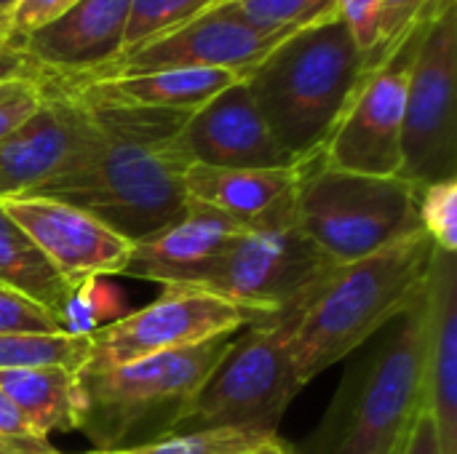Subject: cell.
<instances>
[{
	"mask_svg": "<svg viewBox=\"0 0 457 454\" xmlns=\"http://www.w3.org/2000/svg\"><path fill=\"white\" fill-rule=\"evenodd\" d=\"M83 104L99 128L96 147L29 195L70 203L137 244L174 222L187 203L190 163L177 136L190 112L91 99Z\"/></svg>",
	"mask_w": 457,
	"mask_h": 454,
	"instance_id": "6da1fadb",
	"label": "cell"
},
{
	"mask_svg": "<svg viewBox=\"0 0 457 454\" xmlns=\"http://www.w3.org/2000/svg\"><path fill=\"white\" fill-rule=\"evenodd\" d=\"M436 244L423 227L345 265H332L276 313L300 388L410 313L428 292Z\"/></svg>",
	"mask_w": 457,
	"mask_h": 454,
	"instance_id": "7a4b0ae2",
	"label": "cell"
},
{
	"mask_svg": "<svg viewBox=\"0 0 457 454\" xmlns=\"http://www.w3.org/2000/svg\"><path fill=\"white\" fill-rule=\"evenodd\" d=\"M364 72L367 56L335 13L287 35L241 80L278 144L303 163L324 150Z\"/></svg>",
	"mask_w": 457,
	"mask_h": 454,
	"instance_id": "3957f363",
	"label": "cell"
},
{
	"mask_svg": "<svg viewBox=\"0 0 457 454\" xmlns=\"http://www.w3.org/2000/svg\"><path fill=\"white\" fill-rule=\"evenodd\" d=\"M426 334L428 292L361 364L345 372L300 454H402L426 409Z\"/></svg>",
	"mask_w": 457,
	"mask_h": 454,
	"instance_id": "277c9868",
	"label": "cell"
},
{
	"mask_svg": "<svg viewBox=\"0 0 457 454\" xmlns=\"http://www.w3.org/2000/svg\"><path fill=\"white\" fill-rule=\"evenodd\" d=\"M236 334L145 356L112 369L80 372L86 396L80 431L96 452L129 450L169 436L182 407L217 369Z\"/></svg>",
	"mask_w": 457,
	"mask_h": 454,
	"instance_id": "5b68a950",
	"label": "cell"
},
{
	"mask_svg": "<svg viewBox=\"0 0 457 454\" xmlns=\"http://www.w3.org/2000/svg\"><path fill=\"white\" fill-rule=\"evenodd\" d=\"M420 187L402 177H370L324 163L321 153L300 163L295 219L335 262H356L420 227Z\"/></svg>",
	"mask_w": 457,
	"mask_h": 454,
	"instance_id": "8992f818",
	"label": "cell"
},
{
	"mask_svg": "<svg viewBox=\"0 0 457 454\" xmlns=\"http://www.w3.org/2000/svg\"><path fill=\"white\" fill-rule=\"evenodd\" d=\"M300 391L287 351V332L276 316H268L233 337L217 369L182 407L169 436L209 428L276 433Z\"/></svg>",
	"mask_w": 457,
	"mask_h": 454,
	"instance_id": "52a82bcc",
	"label": "cell"
},
{
	"mask_svg": "<svg viewBox=\"0 0 457 454\" xmlns=\"http://www.w3.org/2000/svg\"><path fill=\"white\" fill-rule=\"evenodd\" d=\"M292 198L244 225L241 235L198 289L268 316L281 313L303 297L335 262L303 233Z\"/></svg>",
	"mask_w": 457,
	"mask_h": 454,
	"instance_id": "ba28073f",
	"label": "cell"
},
{
	"mask_svg": "<svg viewBox=\"0 0 457 454\" xmlns=\"http://www.w3.org/2000/svg\"><path fill=\"white\" fill-rule=\"evenodd\" d=\"M399 177L418 187L457 179V0H445L418 45Z\"/></svg>",
	"mask_w": 457,
	"mask_h": 454,
	"instance_id": "9c48e42d",
	"label": "cell"
},
{
	"mask_svg": "<svg viewBox=\"0 0 457 454\" xmlns=\"http://www.w3.org/2000/svg\"><path fill=\"white\" fill-rule=\"evenodd\" d=\"M442 5L445 0H431V5L391 45V51L367 70L343 120L321 150L324 163L353 174L399 177L410 72L420 37Z\"/></svg>",
	"mask_w": 457,
	"mask_h": 454,
	"instance_id": "30bf717a",
	"label": "cell"
},
{
	"mask_svg": "<svg viewBox=\"0 0 457 454\" xmlns=\"http://www.w3.org/2000/svg\"><path fill=\"white\" fill-rule=\"evenodd\" d=\"M262 318H268V313L249 310L204 289L163 286L158 300L91 334V356L83 372L112 369L145 356L193 348L222 334H236Z\"/></svg>",
	"mask_w": 457,
	"mask_h": 454,
	"instance_id": "8fae6325",
	"label": "cell"
},
{
	"mask_svg": "<svg viewBox=\"0 0 457 454\" xmlns=\"http://www.w3.org/2000/svg\"><path fill=\"white\" fill-rule=\"evenodd\" d=\"M40 88L43 102L35 115L0 142V203L29 195L99 142L88 107L59 75L40 70Z\"/></svg>",
	"mask_w": 457,
	"mask_h": 454,
	"instance_id": "7c38bea8",
	"label": "cell"
},
{
	"mask_svg": "<svg viewBox=\"0 0 457 454\" xmlns=\"http://www.w3.org/2000/svg\"><path fill=\"white\" fill-rule=\"evenodd\" d=\"M292 32H257L225 5H212L193 19L123 51L107 67L78 80H107L155 70H230L246 75ZM67 78V75H64Z\"/></svg>",
	"mask_w": 457,
	"mask_h": 454,
	"instance_id": "4fadbf2b",
	"label": "cell"
},
{
	"mask_svg": "<svg viewBox=\"0 0 457 454\" xmlns=\"http://www.w3.org/2000/svg\"><path fill=\"white\" fill-rule=\"evenodd\" d=\"M185 161L214 169H295L300 166L262 120L244 80L230 83L193 110L177 136Z\"/></svg>",
	"mask_w": 457,
	"mask_h": 454,
	"instance_id": "5bb4252c",
	"label": "cell"
},
{
	"mask_svg": "<svg viewBox=\"0 0 457 454\" xmlns=\"http://www.w3.org/2000/svg\"><path fill=\"white\" fill-rule=\"evenodd\" d=\"M3 211L37 244L70 286L102 276H120L131 244L91 214L51 198L24 195L0 203Z\"/></svg>",
	"mask_w": 457,
	"mask_h": 454,
	"instance_id": "9a60e30c",
	"label": "cell"
},
{
	"mask_svg": "<svg viewBox=\"0 0 457 454\" xmlns=\"http://www.w3.org/2000/svg\"><path fill=\"white\" fill-rule=\"evenodd\" d=\"M241 230L244 222L187 198L174 222L131 244L120 276L155 281L163 286L198 289Z\"/></svg>",
	"mask_w": 457,
	"mask_h": 454,
	"instance_id": "2e32d148",
	"label": "cell"
},
{
	"mask_svg": "<svg viewBox=\"0 0 457 454\" xmlns=\"http://www.w3.org/2000/svg\"><path fill=\"white\" fill-rule=\"evenodd\" d=\"M131 0H78L59 19L19 40V51L43 72L86 78L123 54Z\"/></svg>",
	"mask_w": 457,
	"mask_h": 454,
	"instance_id": "e0dca14e",
	"label": "cell"
},
{
	"mask_svg": "<svg viewBox=\"0 0 457 454\" xmlns=\"http://www.w3.org/2000/svg\"><path fill=\"white\" fill-rule=\"evenodd\" d=\"M426 409L442 454H457V257L439 249L428 281Z\"/></svg>",
	"mask_w": 457,
	"mask_h": 454,
	"instance_id": "ac0fdd59",
	"label": "cell"
},
{
	"mask_svg": "<svg viewBox=\"0 0 457 454\" xmlns=\"http://www.w3.org/2000/svg\"><path fill=\"white\" fill-rule=\"evenodd\" d=\"M64 78V75H59ZM83 99L91 102H112V104H137V107H158V110H179L193 112L217 96L230 83L241 80V75L230 70H155L126 78L107 80H78L64 78Z\"/></svg>",
	"mask_w": 457,
	"mask_h": 454,
	"instance_id": "d6986e66",
	"label": "cell"
},
{
	"mask_svg": "<svg viewBox=\"0 0 457 454\" xmlns=\"http://www.w3.org/2000/svg\"><path fill=\"white\" fill-rule=\"evenodd\" d=\"M300 166L295 169H214L193 163L185 171L190 201L212 206L244 225L292 198Z\"/></svg>",
	"mask_w": 457,
	"mask_h": 454,
	"instance_id": "ffe728a7",
	"label": "cell"
},
{
	"mask_svg": "<svg viewBox=\"0 0 457 454\" xmlns=\"http://www.w3.org/2000/svg\"><path fill=\"white\" fill-rule=\"evenodd\" d=\"M0 391L21 409L40 439L80 431L83 425L86 396L80 372L62 367L8 369L0 372Z\"/></svg>",
	"mask_w": 457,
	"mask_h": 454,
	"instance_id": "44dd1931",
	"label": "cell"
},
{
	"mask_svg": "<svg viewBox=\"0 0 457 454\" xmlns=\"http://www.w3.org/2000/svg\"><path fill=\"white\" fill-rule=\"evenodd\" d=\"M0 286L43 305L46 310H62L70 284L37 249V244L3 211L0 206Z\"/></svg>",
	"mask_w": 457,
	"mask_h": 454,
	"instance_id": "7402d4cb",
	"label": "cell"
},
{
	"mask_svg": "<svg viewBox=\"0 0 457 454\" xmlns=\"http://www.w3.org/2000/svg\"><path fill=\"white\" fill-rule=\"evenodd\" d=\"M287 447L278 433L246 431V428H209L195 433H174L139 447L115 452L88 454H278Z\"/></svg>",
	"mask_w": 457,
	"mask_h": 454,
	"instance_id": "603a6c76",
	"label": "cell"
},
{
	"mask_svg": "<svg viewBox=\"0 0 457 454\" xmlns=\"http://www.w3.org/2000/svg\"><path fill=\"white\" fill-rule=\"evenodd\" d=\"M91 356V337L48 332V334H0V372L62 367L83 372Z\"/></svg>",
	"mask_w": 457,
	"mask_h": 454,
	"instance_id": "cb8c5ba5",
	"label": "cell"
},
{
	"mask_svg": "<svg viewBox=\"0 0 457 454\" xmlns=\"http://www.w3.org/2000/svg\"><path fill=\"white\" fill-rule=\"evenodd\" d=\"M217 5L257 32H297L335 16V0H225Z\"/></svg>",
	"mask_w": 457,
	"mask_h": 454,
	"instance_id": "d4e9b609",
	"label": "cell"
},
{
	"mask_svg": "<svg viewBox=\"0 0 457 454\" xmlns=\"http://www.w3.org/2000/svg\"><path fill=\"white\" fill-rule=\"evenodd\" d=\"M214 3L217 0H131L123 51L193 19L195 13L212 8Z\"/></svg>",
	"mask_w": 457,
	"mask_h": 454,
	"instance_id": "484cf974",
	"label": "cell"
},
{
	"mask_svg": "<svg viewBox=\"0 0 457 454\" xmlns=\"http://www.w3.org/2000/svg\"><path fill=\"white\" fill-rule=\"evenodd\" d=\"M418 219L439 252L457 254V179L420 187Z\"/></svg>",
	"mask_w": 457,
	"mask_h": 454,
	"instance_id": "4316f807",
	"label": "cell"
},
{
	"mask_svg": "<svg viewBox=\"0 0 457 454\" xmlns=\"http://www.w3.org/2000/svg\"><path fill=\"white\" fill-rule=\"evenodd\" d=\"M62 332L56 313L0 286V334H48Z\"/></svg>",
	"mask_w": 457,
	"mask_h": 454,
	"instance_id": "83f0119b",
	"label": "cell"
},
{
	"mask_svg": "<svg viewBox=\"0 0 457 454\" xmlns=\"http://www.w3.org/2000/svg\"><path fill=\"white\" fill-rule=\"evenodd\" d=\"M102 310H104V305L99 300V278L72 286L59 310L62 332L78 334V337H91L104 321Z\"/></svg>",
	"mask_w": 457,
	"mask_h": 454,
	"instance_id": "f1b7e54d",
	"label": "cell"
},
{
	"mask_svg": "<svg viewBox=\"0 0 457 454\" xmlns=\"http://www.w3.org/2000/svg\"><path fill=\"white\" fill-rule=\"evenodd\" d=\"M0 454H59L40 439L21 409L0 391Z\"/></svg>",
	"mask_w": 457,
	"mask_h": 454,
	"instance_id": "f546056e",
	"label": "cell"
},
{
	"mask_svg": "<svg viewBox=\"0 0 457 454\" xmlns=\"http://www.w3.org/2000/svg\"><path fill=\"white\" fill-rule=\"evenodd\" d=\"M431 5V0H383L380 13V29H378V45L367 54V70L378 64L391 45L404 35V29ZM367 75V72H364Z\"/></svg>",
	"mask_w": 457,
	"mask_h": 454,
	"instance_id": "4dcf8cb0",
	"label": "cell"
},
{
	"mask_svg": "<svg viewBox=\"0 0 457 454\" xmlns=\"http://www.w3.org/2000/svg\"><path fill=\"white\" fill-rule=\"evenodd\" d=\"M335 13L351 29L356 45L367 56L378 45L383 0H335Z\"/></svg>",
	"mask_w": 457,
	"mask_h": 454,
	"instance_id": "1f68e13d",
	"label": "cell"
},
{
	"mask_svg": "<svg viewBox=\"0 0 457 454\" xmlns=\"http://www.w3.org/2000/svg\"><path fill=\"white\" fill-rule=\"evenodd\" d=\"M40 102H43L40 75L19 83L11 94L0 96V142L32 118Z\"/></svg>",
	"mask_w": 457,
	"mask_h": 454,
	"instance_id": "d6a6232c",
	"label": "cell"
},
{
	"mask_svg": "<svg viewBox=\"0 0 457 454\" xmlns=\"http://www.w3.org/2000/svg\"><path fill=\"white\" fill-rule=\"evenodd\" d=\"M78 0H19L11 13V32L16 35V40H21L48 21L59 19Z\"/></svg>",
	"mask_w": 457,
	"mask_h": 454,
	"instance_id": "836d02e7",
	"label": "cell"
},
{
	"mask_svg": "<svg viewBox=\"0 0 457 454\" xmlns=\"http://www.w3.org/2000/svg\"><path fill=\"white\" fill-rule=\"evenodd\" d=\"M402 454H442L436 423H434V417H431L428 409H423L420 417L415 420V425L410 431V439H407Z\"/></svg>",
	"mask_w": 457,
	"mask_h": 454,
	"instance_id": "e575fe53",
	"label": "cell"
},
{
	"mask_svg": "<svg viewBox=\"0 0 457 454\" xmlns=\"http://www.w3.org/2000/svg\"><path fill=\"white\" fill-rule=\"evenodd\" d=\"M40 70L24 54H5L0 56V80H19V78H37Z\"/></svg>",
	"mask_w": 457,
	"mask_h": 454,
	"instance_id": "d590c367",
	"label": "cell"
},
{
	"mask_svg": "<svg viewBox=\"0 0 457 454\" xmlns=\"http://www.w3.org/2000/svg\"><path fill=\"white\" fill-rule=\"evenodd\" d=\"M5 54H21L19 40L11 32V24H0V56H5Z\"/></svg>",
	"mask_w": 457,
	"mask_h": 454,
	"instance_id": "8d00e7d4",
	"label": "cell"
},
{
	"mask_svg": "<svg viewBox=\"0 0 457 454\" xmlns=\"http://www.w3.org/2000/svg\"><path fill=\"white\" fill-rule=\"evenodd\" d=\"M19 0H0V24H11V13Z\"/></svg>",
	"mask_w": 457,
	"mask_h": 454,
	"instance_id": "74e56055",
	"label": "cell"
},
{
	"mask_svg": "<svg viewBox=\"0 0 457 454\" xmlns=\"http://www.w3.org/2000/svg\"><path fill=\"white\" fill-rule=\"evenodd\" d=\"M24 80H29V78H19V80H0V96H5V94H11L19 83H24Z\"/></svg>",
	"mask_w": 457,
	"mask_h": 454,
	"instance_id": "f35d334b",
	"label": "cell"
},
{
	"mask_svg": "<svg viewBox=\"0 0 457 454\" xmlns=\"http://www.w3.org/2000/svg\"><path fill=\"white\" fill-rule=\"evenodd\" d=\"M217 3H225V0H217ZM217 3H214V5H217Z\"/></svg>",
	"mask_w": 457,
	"mask_h": 454,
	"instance_id": "ab89813d",
	"label": "cell"
},
{
	"mask_svg": "<svg viewBox=\"0 0 457 454\" xmlns=\"http://www.w3.org/2000/svg\"><path fill=\"white\" fill-rule=\"evenodd\" d=\"M278 454H289V452H287V450H284V452H278Z\"/></svg>",
	"mask_w": 457,
	"mask_h": 454,
	"instance_id": "60d3db41",
	"label": "cell"
}]
</instances>
